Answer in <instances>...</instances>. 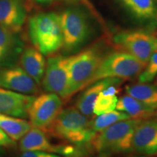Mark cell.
<instances>
[{"label":"cell","mask_w":157,"mask_h":157,"mask_svg":"<svg viewBox=\"0 0 157 157\" xmlns=\"http://www.w3.org/2000/svg\"><path fill=\"white\" fill-rule=\"evenodd\" d=\"M75 146H87L96 135L91 128V120L76 107L63 109L45 132Z\"/></svg>","instance_id":"1"},{"label":"cell","mask_w":157,"mask_h":157,"mask_svg":"<svg viewBox=\"0 0 157 157\" xmlns=\"http://www.w3.org/2000/svg\"><path fill=\"white\" fill-rule=\"evenodd\" d=\"M142 119H130L117 122L97 133L90 146L99 157L132 152L135 128Z\"/></svg>","instance_id":"2"},{"label":"cell","mask_w":157,"mask_h":157,"mask_svg":"<svg viewBox=\"0 0 157 157\" xmlns=\"http://www.w3.org/2000/svg\"><path fill=\"white\" fill-rule=\"evenodd\" d=\"M29 32L35 48L44 56L53 54L63 47L60 15L56 13H39L31 17Z\"/></svg>","instance_id":"3"},{"label":"cell","mask_w":157,"mask_h":157,"mask_svg":"<svg viewBox=\"0 0 157 157\" xmlns=\"http://www.w3.org/2000/svg\"><path fill=\"white\" fill-rule=\"evenodd\" d=\"M104 57L95 48L86 49L68 57V98L89 84Z\"/></svg>","instance_id":"4"},{"label":"cell","mask_w":157,"mask_h":157,"mask_svg":"<svg viewBox=\"0 0 157 157\" xmlns=\"http://www.w3.org/2000/svg\"><path fill=\"white\" fill-rule=\"evenodd\" d=\"M145 66L146 64L128 52L117 51L104 57L88 85L103 78H134L139 76Z\"/></svg>","instance_id":"5"},{"label":"cell","mask_w":157,"mask_h":157,"mask_svg":"<svg viewBox=\"0 0 157 157\" xmlns=\"http://www.w3.org/2000/svg\"><path fill=\"white\" fill-rule=\"evenodd\" d=\"M20 149L25 151H43L60 155L63 157H87L85 146L64 143L53 144L49 140L47 133L42 129L32 127L20 140Z\"/></svg>","instance_id":"6"},{"label":"cell","mask_w":157,"mask_h":157,"mask_svg":"<svg viewBox=\"0 0 157 157\" xmlns=\"http://www.w3.org/2000/svg\"><path fill=\"white\" fill-rule=\"evenodd\" d=\"M113 42L119 50L128 52L146 65L157 52V34L146 31H122L113 37Z\"/></svg>","instance_id":"7"},{"label":"cell","mask_w":157,"mask_h":157,"mask_svg":"<svg viewBox=\"0 0 157 157\" xmlns=\"http://www.w3.org/2000/svg\"><path fill=\"white\" fill-rule=\"evenodd\" d=\"M60 15L63 47L67 51H74L87 41L90 35V25L87 17L78 10L68 9Z\"/></svg>","instance_id":"8"},{"label":"cell","mask_w":157,"mask_h":157,"mask_svg":"<svg viewBox=\"0 0 157 157\" xmlns=\"http://www.w3.org/2000/svg\"><path fill=\"white\" fill-rule=\"evenodd\" d=\"M63 104L62 98L54 93H46L35 98L28 113L32 127L46 132L61 111Z\"/></svg>","instance_id":"9"},{"label":"cell","mask_w":157,"mask_h":157,"mask_svg":"<svg viewBox=\"0 0 157 157\" xmlns=\"http://www.w3.org/2000/svg\"><path fill=\"white\" fill-rule=\"evenodd\" d=\"M67 61L68 57L63 56L49 58L41 82L46 93L56 94L62 99L68 98Z\"/></svg>","instance_id":"10"},{"label":"cell","mask_w":157,"mask_h":157,"mask_svg":"<svg viewBox=\"0 0 157 157\" xmlns=\"http://www.w3.org/2000/svg\"><path fill=\"white\" fill-rule=\"evenodd\" d=\"M133 150L144 156L157 155V117L142 119L135 128Z\"/></svg>","instance_id":"11"},{"label":"cell","mask_w":157,"mask_h":157,"mask_svg":"<svg viewBox=\"0 0 157 157\" xmlns=\"http://www.w3.org/2000/svg\"><path fill=\"white\" fill-rule=\"evenodd\" d=\"M0 87L29 95L39 92L38 84L21 67L0 69Z\"/></svg>","instance_id":"12"},{"label":"cell","mask_w":157,"mask_h":157,"mask_svg":"<svg viewBox=\"0 0 157 157\" xmlns=\"http://www.w3.org/2000/svg\"><path fill=\"white\" fill-rule=\"evenodd\" d=\"M35 95H25L0 87V113L10 117L28 118V113Z\"/></svg>","instance_id":"13"},{"label":"cell","mask_w":157,"mask_h":157,"mask_svg":"<svg viewBox=\"0 0 157 157\" xmlns=\"http://www.w3.org/2000/svg\"><path fill=\"white\" fill-rule=\"evenodd\" d=\"M25 19L23 0H0V25L10 32H17Z\"/></svg>","instance_id":"14"},{"label":"cell","mask_w":157,"mask_h":157,"mask_svg":"<svg viewBox=\"0 0 157 157\" xmlns=\"http://www.w3.org/2000/svg\"><path fill=\"white\" fill-rule=\"evenodd\" d=\"M124 81L117 78H109L98 80L84 88L83 93L78 98L75 107L84 115L90 117L93 114L95 100L100 93L111 85H120Z\"/></svg>","instance_id":"15"},{"label":"cell","mask_w":157,"mask_h":157,"mask_svg":"<svg viewBox=\"0 0 157 157\" xmlns=\"http://www.w3.org/2000/svg\"><path fill=\"white\" fill-rule=\"evenodd\" d=\"M21 68L37 84H41L46 68L44 55L36 48H27L21 56Z\"/></svg>","instance_id":"16"},{"label":"cell","mask_w":157,"mask_h":157,"mask_svg":"<svg viewBox=\"0 0 157 157\" xmlns=\"http://www.w3.org/2000/svg\"><path fill=\"white\" fill-rule=\"evenodd\" d=\"M116 109L126 113L132 119H145L154 117L156 112L155 109L128 95L118 98Z\"/></svg>","instance_id":"17"},{"label":"cell","mask_w":157,"mask_h":157,"mask_svg":"<svg viewBox=\"0 0 157 157\" xmlns=\"http://www.w3.org/2000/svg\"><path fill=\"white\" fill-rule=\"evenodd\" d=\"M127 95H130L155 110L157 109V83L128 84L125 87Z\"/></svg>","instance_id":"18"},{"label":"cell","mask_w":157,"mask_h":157,"mask_svg":"<svg viewBox=\"0 0 157 157\" xmlns=\"http://www.w3.org/2000/svg\"><path fill=\"white\" fill-rule=\"evenodd\" d=\"M31 127L30 121L24 119L0 113V128L14 141L21 140Z\"/></svg>","instance_id":"19"},{"label":"cell","mask_w":157,"mask_h":157,"mask_svg":"<svg viewBox=\"0 0 157 157\" xmlns=\"http://www.w3.org/2000/svg\"><path fill=\"white\" fill-rule=\"evenodd\" d=\"M117 85H111L103 90L96 98L93 107V114L96 116L110 112L116 109L119 93Z\"/></svg>","instance_id":"20"},{"label":"cell","mask_w":157,"mask_h":157,"mask_svg":"<svg viewBox=\"0 0 157 157\" xmlns=\"http://www.w3.org/2000/svg\"><path fill=\"white\" fill-rule=\"evenodd\" d=\"M135 17L148 20L156 17V7L154 0H119Z\"/></svg>","instance_id":"21"},{"label":"cell","mask_w":157,"mask_h":157,"mask_svg":"<svg viewBox=\"0 0 157 157\" xmlns=\"http://www.w3.org/2000/svg\"><path fill=\"white\" fill-rule=\"evenodd\" d=\"M130 117L122 111L113 110L110 112L98 115L95 119H91V128L95 134L101 132L113 124L130 119Z\"/></svg>","instance_id":"22"},{"label":"cell","mask_w":157,"mask_h":157,"mask_svg":"<svg viewBox=\"0 0 157 157\" xmlns=\"http://www.w3.org/2000/svg\"><path fill=\"white\" fill-rule=\"evenodd\" d=\"M157 76V52H154L138 76V82L148 83L154 81Z\"/></svg>","instance_id":"23"},{"label":"cell","mask_w":157,"mask_h":157,"mask_svg":"<svg viewBox=\"0 0 157 157\" xmlns=\"http://www.w3.org/2000/svg\"><path fill=\"white\" fill-rule=\"evenodd\" d=\"M13 44L12 32L0 25V61L8 54Z\"/></svg>","instance_id":"24"},{"label":"cell","mask_w":157,"mask_h":157,"mask_svg":"<svg viewBox=\"0 0 157 157\" xmlns=\"http://www.w3.org/2000/svg\"><path fill=\"white\" fill-rule=\"evenodd\" d=\"M20 157H63L60 155L43 151H25L22 152Z\"/></svg>","instance_id":"25"},{"label":"cell","mask_w":157,"mask_h":157,"mask_svg":"<svg viewBox=\"0 0 157 157\" xmlns=\"http://www.w3.org/2000/svg\"><path fill=\"white\" fill-rule=\"evenodd\" d=\"M16 145L15 141L10 137L0 128V147H13Z\"/></svg>","instance_id":"26"},{"label":"cell","mask_w":157,"mask_h":157,"mask_svg":"<svg viewBox=\"0 0 157 157\" xmlns=\"http://www.w3.org/2000/svg\"><path fill=\"white\" fill-rule=\"evenodd\" d=\"M35 2L39 4H45V3H50L51 2H53L55 0H34Z\"/></svg>","instance_id":"27"},{"label":"cell","mask_w":157,"mask_h":157,"mask_svg":"<svg viewBox=\"0 0 157 157\" xmlns=\"http://www.w3.org/2000/svg\"><path fill=\"white\" fill-rule=\"evenodd\" d=\"M154 116H156V117H157V109L156 110V112H155V114Z\"/></svg>","instance_id":"28"},{"label":"cell","mask_w":157,"mask_h":157,"mask_svg":"<svg viewBox=\"0 0 157 157\" xmlns=\"http://www.w3.org/2000/svg\"><path fill=\"white\" fill-rule=\"evenodd\" d=\"M155 79H156V81H155V83H157V76H156V78H155Z\"/></svg>","instance_id":"29"},{"label":"cell","mask_w":157,"mask_h":157,"mask_svg":"<svg viewBox=\"0 0 157 157\" xmlns=\"http://www.w3.org/2000/svg\"><path fill=\"white\" fill-rule=\"evenodd\" d=\"M156 18V20H157V13H156V17H155Z\"/></svg>","instance_id":"30"}]
</instances>
